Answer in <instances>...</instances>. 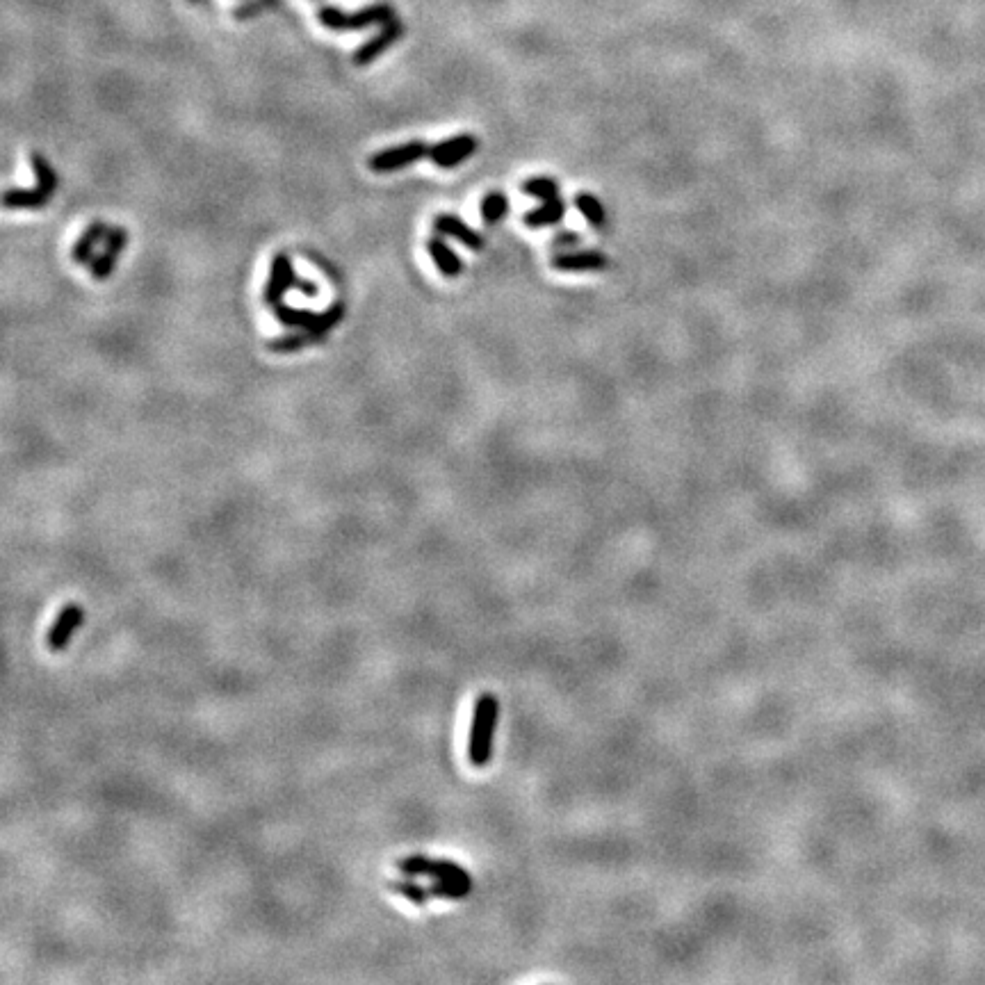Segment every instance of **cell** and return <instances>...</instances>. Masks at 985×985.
<instances>
[{
	"label": "cell",
	"instance_id": "11",
	"mask_svg": "<svg viewBox=\"0 0 985 985\" xmlns=\"http://www.w3.org/2000/svg\"><path fill=\"white\" fill-rule=\"evenodd\" d=\"M431 226H434V233L443 235V238H452L461 244H466V247L472 251H482L486 247L484 235L475 229H470V226L457 215H450V213L436 215Z\"/></svg>",
	"mask_w": 985,
	"mask_h": 985
},
{
	"label": "cell",
	"instance_id": "4",
	"mask_svg": "<svg viewBox=\"0 0 985 985\" xmlns=\"http://www.w3.org/2000/svg\"><path fill=\"white\" fill-rule=\"evenodd\" d=\"M397 871H402L404 876H429L434 881H457L472 885V876L466 867L457 865L452 860H436L429 856H406L402 860L395 862Z\"/></svg>",
	"mask_w": 985,
	"mask_h": 985
},
{
	"label": "cell",
	"instance_id": "14",
	"mask_svg": "<svg viewBox=\"0 0 985 985\" xmlns=\"http://www.w3.org/2000/svg\"><path fill=\"white\" fill-rule=\"evenodd\" d=\"M108 229L110 226L103 222V219H94L92 224L87 226V229L83 231V235H80L78 242L73 244V249H71V260L76 265H89L92 263V258L96 256V247L105 240V235H108Z\"/></svg>",
	"mask_w": 985,
	"mask_h": 985
},
{
	"label": "cell",
	"instance_id": "5",
	"mask_svg": "<svg viewBox=\"0 0 985 985\" xmlns=\"http://www.w3.org/2000/svg\"><path fill=\"white\" fill-rule=\"evenodd\" d=\"M429 151L431 146L427 142L411 140L406 144L393 146V149L374 153V156L368 160V167L374 174H393L400 172V169L415 165V162H420L422 158H427Z\"/></svg>",
	"mask_w": 985,
	"mask_h": 985
},
{
	"label": "cell",
	"instance_id": "23",
	"mask_svg": "<svg viewBox=\"0 0 985 985\" xmlns=\"http://www.w3.org/2000/svg\"><path fill=\"white\" fill-rule=\"evenodd\" d=\"M472 890V885H466V883H457V881H434L429 885V894H431V899H452V901H461V899H466L468 894Z\"/></svg>",
	"mask_w": 985,
	"mask_h": 985
},
{
	"label": "cell",
	"instance_id": "17",
	"mask_svg": "<svg viewBox=\"0 0 985 985\" xmlns=\"http://www.w3.org/2000/svg\"><path fill=\"white\" fill-rule=\"evenodd\" d=\"M564 215H566V203L561 201V197H555L543 201V206H539L536 210H529V213L523 217V222L525 226H529V229H543V226L559 224L561 219H564Z\"/></svg>",
	"mask_w": 985,
	"mask_h": 985
},
{
	"label": "cell",
	"instance_id": "7",
	"mask_svg": "<svg viewBox=\"0 0 985 985\" xmlns=\"http://www.w3.org/2000/svg\"><path fill=\"white\" fill-rule=\"evenodd\" d=\"M128 238L130 235L124 226H110L108 235H105L103 240V251L99 256H94L92 263L87 265L94 281H108L110 276L115 274L121 251L128 247Z\"/></svg>",
	"mask_w": 985,
	"mask_h": 985
},
{
	"label": "cell",
	"instance_id": "13",
	"mask_svg": "<svg viewBox=\"0 0 985 985\" xmlns=\"http://www.w3.org/2000/svg\"><path fill=\"white\" fill-rule=\"evenodd\" d=\"M427 251L431 260H434V265L438 267V272H441L445 279H459L463 274V260L438 233H434L427 240Z\"/></svg>",
	"mask_w": 985,
	"mask_h": 985
},
{
	"label": "cell",
	"instance_id": "9",
	"mask_svg": "<svg viewBox=\"0 0 985 985\" xmlns=\"http://www.w3.org/2000/svg\"><path fill=\"white\" fill-rule=\"evenodd\" d=\"M85 621V609L78 605V602H69V605L62 607V612L55 616V621L46 634V646L51 653H62V650L69 648V643L80 628H83Z\"/></svg>",
	"mask_w": 985,
	"mask_h": 985
},
{
	"label": "cell",
	"instance_id": "12",
	"mask_svg": "<svg viewBox=\"0 0 985 985\" xmlns=\"http://www.w3.org/2000/svg\"><path fill=\"white\" fill-rule=\"evenodd\" d=\"M609 265V258L602 251H557L552 256V267L559 272H600Z\"/></svg>",
	"mask_w": 985,
	"mask_h": 985
},
{
	"label": "cell",
	"instance_id": "24",
	"mask_svg": "<svg viewBox=\"0 0 985 985\" xmlns=\"http://www.w3.org/2000/svg\"><path fill=\"white\" fill-rule=\"evenodd\" d=\"M276 5H279V0H251V3H244L238 7V10H233V16L238 21H247L267 10H274Z\"/></svg>",
	"mask_w": 985,
	"mask_h": 985
},
{
	"label": "cell",
	"instance_id": "8",
	"mask_svg": "<svg viewBox=\"0 0 985 985\" xmlns=\"http://www.w3.org/2000/svg\"><path fill=\"white\" fill-rule=\"evenodd\" d=\"M479 151V140L470 133L454 135L450 140H443L431 146L429 158L438 169H454L459 167L461 162H466L468 158L475 156Z\"/></svg>",
	"mask_w": 985,
	"mask_h": 985
},
{
	"label": "cell",
	"instance_id": "19",
	"mask_svg": "<svg viewBox=\"0 0 985 985\" xmlns=\"http://www.w3.org/2000/svg\"><path fill=\"white\" fill-rule=\"evenodd\" d=\"M479 213H482L484 224H488V226L500 224L502 219L507 217V213H509V199H507V194L500 192V190L488 192L486 197L482 199V206H479Z\"/></svg>",
	"mask_w": 985,
	"mask_h": 985
},
{
	"label": "cell",
	"instance_id": "6",
	"mask_svg": "<svg viewBox=\"0 0 985 985\" xmlns=\"http://www.w3.org/2000/svg\"><path fill=\"white\" fill-rule=\"evenodd\" d=\"M297 272H295V265H292V258L286 254V251H279L272 258V263H270V279H267L265 283V290H263V301H265V306H279L283 304V299H286L288 292L292 288H297Z\"/></svg>",
	"mask_w": 985,
	"mask_h": 985
},
{
	"label": "cell",
	"instance_id": "22",
	"mask_svg": "<svg viewBox=\"0 0 985 985\" xmlns=\"http://www.w3.org/2000/svg\"><path fill=\"white\" fill-rule=\"evenodd\" d=\"M520 190H523L525 194H529V197H536V199H541V201H548V199L559 197V183L555 181V178H548V176L527 178V181L523 185H520Z\"/></svg>",
	"mask_w": 985,
	"mask_h": 985
},
{
	"label": "cell",
	"instance_id": "16",
	"mask_svg": "<svg viewBox=\"0 0 985 985\" xmlns=\"http://www.w3.org/2000/svg\"><path fill=\"white\" fill-rule=\"evenodd\" d=\"M3 203L10 210H42L51 203V194L39 190V187H32V190L12 187L3 194Z\"/></svg>",
	"mask_w": 985,
	"mask_h": 985
},
{
	"label": "cell",
	"instance_id": "15",
	"mask_svg": "<svg viewBox=\"0 0 985 985\" xmlns=\"http://www.w3.org/2000/svg\"><path fill=\"white\" fill-rule=\"evenodd\" d=\"M324 340L327 338L320 336V333L299 329L295 333H288V336L267 340V349H270L272 354H297V352H301V349L324 343Z\"/></svg>",
	"mask_w": 985,
	"mask_h": 985
},
{
	"label": "cell",
	"instance_id": "3",
	"mask_svg": "<svg viewBox=\"0 0 985 985\" xmlns=\"http://www.w3.org/2000/svg\"><path fill=\"white\" fill-rule=\"evenodd\" d=\"M345 311L347 308H345L343 301H336V304H331L327 311H322V313L306 311V308H292L288 304H279V306L272 308L274 317L283 324V327L313 331V333H320V336H324V338H329V333L345 320Z\"/></svg>",
	"mask_w": 985,
	"mask_h": 985
},
{
	"label": "cell",
	"instance_id": "21",
	"mask_svg": "<svg viewBox=\"0 0 985 985\" xmlns=\"http://www.w3.org/2000/svg\"><path fill=\"white\" fill-rule=\"evenodd\" d=\"M575 206L586 219H589L591 226H596V229H605L607 210H605V206H602V201H598L596 197H593V194H586V192L577 194Z\"/></svg>",
	"mask_w": 985,
	"mask_h": 985
},
{
	"label": "cell",
	"instance_id": "26",
	"mask_svg": "<svg viewBox=\"0 0 985 985\" xmlns=\"http://www.w3.org/2000/svg\"><path fill=\"white\" fill-rule=\"evenodd\" d=\"M295 290H299L304 297H320V288H317V283H313V281L297 279V288Z\"/></svg>",
	"mask_w": 985,
	"mask_h": 985
},
{
	"label": "cell",
	"instance_id": "10",
	"mask_svg": "<svg viewBox=\"0 0 985 985\" xmlns=\"http://www.w3.org/2000/svg\"><path fill=\"white\" fill-rule=\"evenodd\" d=\"M404 32H406V26L397 19L390 21L388 26H381L379 35L370 37L368 42L356 48L354 55H352V62L356 64V67H370L372 62H377L381 55L390 51V48L400 42V39L404 37Z\"/></svg>",
	"mask_w": 985,
	"mask_h": 985
},
{
	"label": "cell",
	"instance_id": "2",
	"mask_svg": "<svg viewBox=\"0 0 985 985\" xmlns=\"http://www.w3.org/2000/svg\"><path fill=\"white\" fill-rule=\"evenodd\" d=\"M395 7L390 3H374L363 7L358 12H343L338 7H322L317 12V21L322 23L324 28L336 30V32H352V30H365L372 26H388L390 21H395Z\"/></svg>",
	"mask_w": 985,
	"mask_h": 985
},
{
	"label": "cell",
	"instance_id": "25",
	"mask_svg": "<svg viewBox=\"0 0 985 985\" xmlns=\"http://www.w3.org/2000/svg\"><path fill=\"white\" fill-rule=\"evenodd\" d=\"M577 244H580V235H577L575 231H564V233L555 235V240H552V249L568 251V249L577 247Z\"/></svg>",
	"mask_w": 985,
	"mask_h": 985
},
{
	"label": "cell",
	"instance_id": "20",
	"mask_svg": "<svg viewBox=\"0 0 985 985\" xmlns=\"http://www.w3.org/2000/svg\"><path fill=\"white\" fill-rule=\"evenodd\" d=\"M386 887L390 892H395V894H400V897L409 899L411 903H415V906H427V901L431 899L429 887H422L420 883L406 881V878H390V881H386Z\"/></svg>",
	"mask_w": 985,
	"mask_h": 985
},
{
	"label": "cell",
	"instance_id": "1",
	"mask_svg": "<svg viewBox=\"0 0 985 985\" xmlns=\"http://www.w3.org/2000/svg\"><path fill=\"white\" fill-rule=\"evenodd\" d=\"M500 721V700L491 691H484L477 698L475 710H472L470 735H468V760L475 769L486 767L493 757V742L495 730Z\"/></svg>",
	"mask_w": 985,
	"mask_h": 985
},
{
	"label": "cell",
	"instance_id": "18",
	"mask_svg": "<svg viewBox=\"0 0 985 985\" xmlns=\"http://www.w3.org/2000/svg\"><path fill=\"white\" fill-rule=\"evenodd\" d=\"M30 165H32V172H35L39 190H44L46 194H51L53 197V194L58 192V187H60V176L53 169L51 162H48L39 151H32L30 153Z\"/></svg>",
	"mask_w": 985,
	"mask_h": 985
}]
</instances>
